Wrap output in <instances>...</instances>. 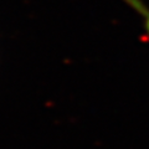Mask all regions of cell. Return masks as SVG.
Segmentation results:
<instances>
[{
  "instance_id": "1",
  "label": "cell",
  "mask_w": 149,
  "mask_h": 149,
  "mask_svg": "<svg viewBox=\"0 0 149 149\" xmlns=\"http://www.w3.org/2000/svg\"><path fill=\"white\" fill-rule=\"evenodd\" d=\"M123 1L129 5L137 14L142 16L143 19V25H144V30L147 34V39L149 41V8L147 6V4L143 0H123Z\"/></svg>"
}]
</instances>
